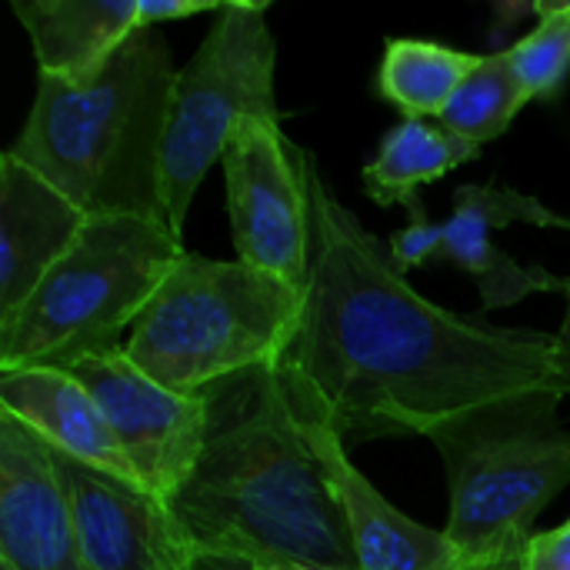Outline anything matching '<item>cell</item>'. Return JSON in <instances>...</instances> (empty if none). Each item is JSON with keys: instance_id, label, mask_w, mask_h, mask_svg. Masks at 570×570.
Returning <instances> with one entry per match:
<instances>
[{"instance_id": "16", "label": "cell", "mask_w": 570, "mask_h": 570, "mask_svg": "<svg viewBox=\"0 0 570 570\" xmlns=\"http://www.w3.org/2000/svg\"><path fill=\"white\" fill-rule=\"evenodd\" d=\"M511 227L504 200L488 184H461L444 220V261L464 271L478 291L484 311L514 307L531 294H568L570 277H558L541 264H521L514 254L494 244V230Z\"/></svg>"}, {"instance_id": "24", "label": "cell", "mask_w": 570, "mask_h": 570, "mask_svg": "<svg viewBox=\"0 0 570 570\" xmlns=\"http://www.w3.org/2000/svg\"><path fill=\"white\" fill-rule=\"evenodd\" d=\"M568 307H564V321H561V331L554 334V367H558V377L570 387V287L564 294Z\"/></svg>"}, {"instance_id": "25", "label": "cell", "mask_w": 570, "mask_h": 570, "mask_svg": "<svg viewBox=\"0 0 570 570\" xmlns=\"http://www.w3.org/2000/svg\"><path fill=\"white\" fill-rule=\"evenodd\" d=\"M194 570H257L250 564H240V561H224V558H210V554H200Z\"/></svg>"}, {"instance_id": "11", "label": "cell", "mask_w": 570, "mask_h": 570, "mask_svg": "<svg viewBox=\"0 0 570 570\" xmlns=\"http://www.w3.org/2000/svg\"><path fill=\"white\" fill-rule=\"evenodd\" d=\"M77 534L94 570H194L200 551L174 508L57 454Z\"/></svg>"}, {"instance_id": "12", "label": "cell", "mask_w": 570, "mask_h": 570, "mask_svg": "<svg viewBox=\"0 0 570 570\" xmlns=\"http://www.w3.org/2000/svg\"><path fill=\"white\" fill-rule=\"evenodd\" d=\"M301 428L351 534L357 570H474L444 531L417 524L367 481L334 428L314 417H301Z\"/></svg>"}, {"instance_id": "9", "label": "cell", "mask_w": 570, "mask_h": 570, "mask_svg": "<svg viewBox=\"0 0 570 570\" xmlns=\"http://www.w3.org/2000/svg\"><path fill=\"white\" fill-rule=\"evenodd\" d=\"M67 371L100 404L140 488L170 504L194 478L207 451L214 431V397L177 394L157 384L124 354V347L83 357Z\"/></svg>"}, {"instance_id": "27", "label": "cell", "mask_w": 570, "mask_h": 570, "mask_svg": "<svg viewBox=\"0 0 570 570\" xmlns=\"http://www.w3.org/2000/svg\"><path fill=\"white\" fill-rule=\"evenodd\" d=\"M498 570H518V564H514V568H498Z\"/></svg>"}, {"instance_id": "14", "label": "cell", "mask_w": 570, "mask_h": 570, "mask_svg": "<svg viewBox=\"0 0 570 570\" xmlns=\"http://www.w3.org/2000/svg\"><path fill=\"white\" fill-rule=\"evenodd\" d=\"M0 411L30 428L57 454L140 488L94 394L63 367L0 371ZM144 491V488H140Z\"/></svg>"}, {"instance_id": "1", "label": "cell", "mask_w": 570, "mask_h": 570, "mask_svg": "<svg viewBox=\"0 0 570 570\" xmlns=\"http://www.w3.org/2000/svg\"><path fill=\"white\" fill-rule=\"evenodd\" d=\"M301 164L311 271L301 327L281 364L301 417L324 421L351 448L421 438L451 414L511 394H570L554 367V334L494 327L431 304L337 200L311 150Z\"/></svg>"}, {"instance_id": "15", "label": "cell", "mask_w": 570, "mask_h": 570, "mask_svg": "<svg viewBox=\"0 0 570 570\" xmlns=\"http://www.w3.org/2000/svg\"><path fill=\"white\" fill-rule=\"evenodd\" d=\"M140 0H13L40 77L83 87L140 30Z\"/></svg>"}, {"instance_id": "2", "label": "cell", "mask_w": 570, "mask_h": 570, "mask_svg": "<svg viewBox=\"0 0 570 570\" xmlns=\"http://www.w3.org/2000/svg\"><path fill=\"white\" fill-rule=\"evenodd\" d=\"M210 397L207 451L170 501L197 551L257 570H357L281 367L217 387Z\"/></svg>"}, {"instance_id": "18", "label": "cell", "mask_w": 570, "mask_h": 570, "mask_svg": "<svg viewBox=\"0 0 570 570\" xmlns=\"http://www.w3.org/2000/svg\"><path fill=\"white\" fill-rule=\"evenodd\" d=\"M481 53H468L438 40L391 37L377 67V94L407 120L444 114L458 87L471 77Z\"/></svg>"}, {"instance_id": "20", "label": "cell", "mask_w": 570, "mask_h": 570, "mask_svg": "<svg viewBox=\"0 0 570 570\" xmlns=\"http://www.w3.org/2000/svg\"><path fill=\"white\" fill-rule=\"evenodd\" d=\"M538 27L511 50L514 70L531 100H551L570 77V3H534Z\"/></svg>"}, {"instance_id": "23", "label": "cell", "mask_w": 570, "mask_h": 570, "mask_svg": "<svg viewBox=\"0 0 570 570\" xmlns=\"http://www.w3.org/2000/svg\"><path fill=\"white\" fill-rule=\"evenodd\" d=\"M220 10V0H140L137 3V17H140V27H164V23H174V20H187V17H197V13H217Z\"/></svg>"}, {"instance_id": "17", "label": "cell", "mask_w": 570, "mask_h": 570, "mask_svg": "<svg viewBox=\"0 0 570 570\" xmlns=\"http://www.w3.org/2000/svg\"><path fill=\"white\" fill-rule=\"evenodd\" d=\"M478 144L451 134L441 124L401 117L361 170L364 194L381 207H411L414 200H421V187L478 160Z\"/></svg>"}, {"instance_id": "22", "label": "cell", "mask_w": 570, "mask_h": 570, "mask_svg": "<svg viewBox=\"0 0 570 570\" xmlns=\"http://www.w3.org/2000/svg\"><path fill=\"white\" fill-rule=\"evenodd\" d=\"M518 570H570V521L551 531H534L518 558Z\"/></svg>"}, {"instance_id": "4", "label": "cell", "mask_w": 570, "mask_h": 570, "mask_svg": "<svg viewBox=\"0 0 570 570\" xmlns=\"http://www.w3.org/2000/svg\"><path fill=\"white\" fill-rule=\"evenodd\" d=\"M564 397L568 391L498 397L421 434L448 468L451 511L444 534L468 568H514L534 521L570 484Z\"/></svg>"}, {"instance_id": "6", "label": "cell", "mask_w": 570, "mask_h": 570, "mask_svg": "<svg viewBox=\"0 0 570 570\" xmlns=\"http://www.w3.org/2000/svg\"><path fill=\"white\" fill-rule=\"evenodd\" d=\"M184 254V240L164 224L90 217L73 250L0 324V371H67L120 351V334L134 331Z\"/></svg>"}, {"instance_id": "8", "label": "cell", "mask_w": 570, "mask_h": 570, "mask_svg": "<svg viewBox=\"0 0 570 570\" xmlns=\"http://www.w3.org/2000/svg\"><path fill=\"white\" fill-rule=\"evenodd\" d=\"M304 147L287 140L281 120L250 117L224 150V187L237 261L294 287L311 271V197Z\"/></svg>"}, {"instance_id": "5", "label": "cell", "mask_w": 570, "mask_h": 570, "mask_svg": "<svg viewBox=\"0 0 570 570\" xmlns=\"http://www.w3.org/2000/svg\"><path fill=\"white\" fill-rule=\"evenodd\" d=\"M304 287L244 261L184 254L124 354L177 394H210L261 371H277L297 337Z\"/></svg>"}, {"instance_id": "3", "label": "cell", "mask_w": 570, "mask_h": 570, "mask_svg": "<svg viewBox=\"0 0 570 570\" xmlns=\"http://www.w3.org/2000/svg\"><path fill=\"white\" fill-rule=\"evenodd\" d=\"M174 77L164 30L140 27L97 80L70 87L40 77L33 107L7 150L87 217H140L167 227L160 147Z\"/></svg>"}, {"instance_id": "10", "label": "cell", "mask_w": 570, "mask_h": 570, "mask_svg": "<svg viewBox=\"0 0 570 570\" xmlns=\"http://www.w3.org/2000/svg\"><path fill=\"white\" fill-rule=\"evenodd\" d=\"M0 570L87 564L57 451L0 411Z\"/></svg>"}, {"instance_id": "13", "label": "cell", "mask_w": 570, "mask_h": 570, "mask_svg": "<svg viewBox=\"0 0 570 570\" xmlns=\"http://www.w3.org/2000/svg\"><path fill=\"white\" fill-rule=\"evenodd\" d=\"M87 214L50 180L17 160L0 157V324L10 321L40 281L73 250Z\"/></svg>"}, {"instance_id": "19", "label": "cell", "mask_w": 570, "mask_h": 570, "mask_svg": "<svg viewBox=\"0 0 570 570\" xmlns=\"http://www.w3.org/2000/svg\"><path fill=\"white\" fill-rule=\"evenodd\" d=\"M528 104L531 97L514 70L511 50L481 53L471 77L458 87V94L444 107L441 127L484 147L488 140H498L501 134H508V127Z\"/></svg>"}, {"instance_id": "21", "label": "cell", "mask_w": 570, "mask_h": 570, "mask_svg": "<svg viewBox=\"0 0 570 570\" xmlns=\"http://www.w3.org/2000/svg\"><path fill=\"white\" fill-rule=\"evenodd\" d=\"M407 214V227L391 234V261L401 274L424 267L431 261H444V224H434L421 200H414Z\"/></svg>"}, {"instance_id": "26", "label": "cell", "mask_w": 570, "mask_h": 570, "mask_svg": "<svg viewBox=\"0 0 570 570\" xmlns=\"http://www.w3.org/2000/svg\"><path fill=\"white\" fill-rule=\"evenodd\" d=\"M291 570H327V568H291Z\"/></svg>"}, {"instance_id": "7", "label": "cell", "mask_w": 570, "mask_h": 570, "mask_svg": "<svg viewBox=\"0 0 570 570\" xmlns=\"http://www.w3.org/2000/svg\"><path fill=\"white\" fill-rule=\"evenodd\" d=\"M271 3L230 0L210 17V27L177 70L160 147V204L167 227L184 240L190 204L214 164L224 160L237 127L277 110V43Z\"/></svg>"}]
</instances>
